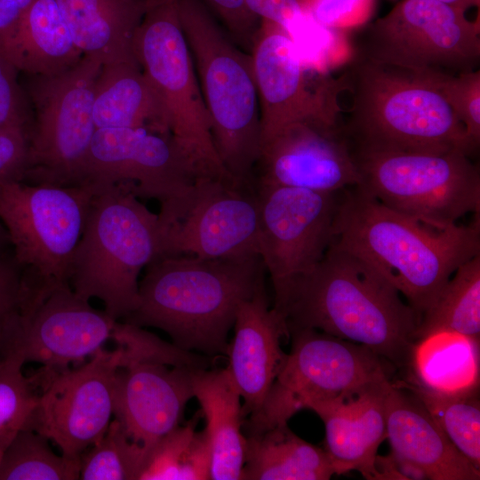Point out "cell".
<instances>
[{"label":"cell","instance_id":"obj_1","mask_svg":"<svg viewBox=\"0 0 480 480\" xmlns=\"http://www.w3.org/2000/svg\"><path fill=\"white\" fill-rule=\"evenodd\" d=\"M396 287L357 255L331 243L275 309L291 330L315 329L367 347L406 369L420 317Z\"/></svg>","mask_w":480,"mask_h":480},{"label":"cell","instance_id":"obj_30","mask_svg":"<svg viewBox=\"0 0 480 480\" xmlns=\"http://www.w3.org/2000/svg\"><path fill=\"white\" fill-rule=\"evenodd\" d=\"M201 411L178 426L149 451L139 480L210 479L211 450L204 428L196 426Z\"/></svg>","mask_w":480,"mask_h":480},{"label":"cell","instance_id":"obj_31","mask_svg":"<svg viewBox=\"0 0 480 480\" xmlns=\"http://www.w3.org/2000/svg\"><path fill=\"white\" fill-rule=\"evenodd\" d=\"M438 329L480 337V254L462 263L423 313L417 339Z\"/></svg>","mask_w":480,"mask_h":480},{"label":"cell","instance_id":"obj_21","mask_svg":"<svg viewBox=\"0 0 480 480\" xmlns=\"http://www.w3.org/2000/svg\"><path fill=\"white\" fill-rule=\"evenodd\" d=\"M386 431L392 452L388 460L404 478L480 479V469L455 448L403 381L389 382Z\"/></svg>","mask_w":480,"mask_h":480},{"label":"cell","instance_id":"obj_44","mask_svg":"<svg viewBox=\"0 0 480 480\" xmlns=\"http://www.w3.org/2000/svg\"><path fill=\"white\" fill-rule=\"evenodd\" d=\"M444 4H449L455 8H458L463 12H466L468 9L479 5L480 0H436Z\"/></svg>","mask_w":480,"mask_h":480},{"label":"cell","instance_id":"obj_46","mask_svg":"<svg viewBox=\"0 0 480 480\" xmlns=\"http://www.w3.org/2000/svg\"><path fill=\"white\" fill-rule=\"evenodd\" d=\"M12 438L13 437H12V438H8V437L0 438V463H1V460H2L5 448L7 447V445L10 444V442L12 441Z\"/></svg>","mask_w":480,"mask_h":480},{"label":"cell","instance_id":"obj_41","mask_svg":"<svg viewBox=\"0 0 480 480\" xmlns=\"http://www.w3.org/2000/svg\"><path fill=\"white\" fill-rule=\"evenodd\" d=\"M221 19L239 44L252 50L258 18L246 7L244 0H202Z\"/></svg>","mask_w":480,"mask_h":480},{"label":"cell","instance_id":"obj_40","mask_svg":"<svg viewBox=\"0 0 480 480\" xmlns=\"http://www.w3.org/2000/svg\"><path fill=\"white\" fill-rule=\"evenodd\" d=\"M312 18L325 28L349 26L369 12L371 0H304Z\"/></svg>","mask_w":480,"mask_h":480},{"label":"cell","instance_id":"obj_39","mask_svg":"<svg viewBox=\"0 0 480 480\" xmlns=\"http://www.w3.org/2000/svg\"><path fill=\"white\" fill-rule=\"evenodd\" d=\"M28 131L0 126V181H24L28 164Z\"/></svg>","mask_w":480,"mask_h":480},{"label":"cell","instance_id":"obj_10","mask_svg":"<svg viewBox=\"0 0 480 480\" xmlns=\"http://www.w3.org/2000/svg\"><path fill=\"white\" fill-rule=\"evenodd\" d=\"M354 155L357 186L396 212L437 227L479 213V170L461 151Z\"/></svg>","mask_w":480,"mask_h":480},{"label":"cell","instance_id":"obj_22","mask_svg":"<svg viewBox=\"0 0 480 480\" xmlns=\"http://www.w3.org/2000/svg\"><path fill=\"white\" fill-rule=\"evenodd\" d=\"M391 380L370 382L308 406L324 422V450L335 475L356 470L366 479H382L377 452L387 439L386 396Z\"/></svg>","mask_w":480,"mask_h":480},{"label":"cell","instance_id":"obj_35","mask_svg":"<svg viewBox=\"0 0 480 480\" xmlns=\"http://www.w3.org/2000/svg\"><path fill=\"white\" fill-rule=\"evenodd\" d=\"M24 361L14 354L0 360V438H12L22 428L34 410L38 392L22 368Z\"/></svg>","mask_w":480,"mask_h":480},{"label":"cell","instance_id":"obj_12","mask_svg":"<svg viewBox=\"0 0 480 480\" xmlns=\"http://www.w3.org/2000/svg\"><path fill=\"white\" fill-rule=\"evenodd\" d=\"M362 57L416 72L474 70L479 22L436 0H402L370 26Z\"/></svg>","mask_w":480,"mask_h":480},{"label":"cell","instance_id":"obj_14","mask_svg":"<svg viewBox=\"0 0 480 480\" xmlns=\"http://www.w3.org/2000/svg\"><path fill=\"white\" fill-rule=\"evenodd\" d=\"M125 364L122 348H101L76 368L41 369L31 376L37 403L23 428L52 441L63 455L81 458L107 431L114 416V388Z\"/></svg>","mask_w":480,"mask_h":480},{"label":"cell","instance_id":"obj_11","mask_svg":"<svg viewBox=\"0 0 480 480\" xmlns=\"http://www.w3.org/2000/svg\"><path fill=\"white\" fill-rule=\"evenodd\" d=\"M289 337L291 351L260 409L244 420L245 436L287 424L311 403L391 380L394 366L365 346L309 328Z\"/></svg>","mask_w":480,"mask_h":480},{"label":"cell","instance_id":"obj_4","mask_svg":"<svg viewBox=\"0 0 480 480\" xmlns=\"http://www.w3.org/2000/svg\"><path fill=\"white\" fill-rule=\"evenodd\" d=\"M349 75L352 106L342 128L354 151L469 156L476 149L431 72L361 57Z\"/></svg>","mask_w":480,"mask_h":480},{"label":"cell","instance_id":"obj_26","mask_svg":"<svg viewBox=\"0 0 480 480\" xmlns=\"http://www.w3.org/2000/svg\"><path fill=\"white\" fill-rule=\"evenodd\" d=\"M405 370L407 382L436 394L479 392V339L448 329L429 332L412 344Z\"/></svg>","mask_w":480,"mask_h":480},{"label":"cell","instance_id":"obj_27","mask_svg":"<svg viewBox=\"0 0 480 480\" xmlns=\"http://www.w3.org/2000/svg\"><path fill=\"white\" fill-rule=\"evenodd\" d=\"M93 120L97 129L145 128L171 134L163 102L137 60L102 64Z\"/></svg>","mask_w":480,"mask_h":480},{"label":"cell","instance_id":"obj_29","mask_svg":"<svg viewBox=\"0 0 480 480\" xmlns=\"http://www.w3.org/2000/svg\"><path fill=\"white\" fill-rule=\"evenodd\" d=\"M242 480H328L335 471L324 449L287 424L248 435Z\"/></svg>","mask_w":480,"mask_h":480},{"label":"cell","instance_id":"obj_38","mask_svg":"<svg viewBox=\"0 0 480 480\" xmlns=\"http://www.w3.org/2000/svg\"><path fill=\"white\" fill-rule=\"evenodd\" d=\"M20 71L0 50V126L23 128L28 132L33 113Z\"/></svg>","mask_w":480,"mask_h":480},{"label":"cell","instance_id":"obj_36","mask_svg":"<svg viewBox=\"0 0 480 480\" xmlns=\"http://www.w3.org/2000/svg\"><path fill=\"white\" fill-rule=\"evenodd\" d=\"M431 75L476 148L480 143V70L457 75L431 72Z\"/></svg>","mask_w":480,"mask_h":480},{"label":"cell","instance_id":"obj_6","mask_svg":"<svg viewBox=\"0 0 480 480\" xmlns=\"http://www.w3.org/2000/svg\"><path fill=\"white\" fill-rule=\"evenodd\" d=\"M175 2L219 156L237 184L253 186L261 129L252 57L233 44L202 0Z\"/></svg>","mask_w":480,"mask_h":480},{"label":"cell","instance_id":"obj_20","mask_svg":"<svg viewBox=\"0 0 480 480\" xmlns=\"http://www.w3.org/2000/svg\"><path fill=\"white\" fill-rule=\"evenodd\" d=\"M200 368L208 367L132 360L118 369L114 418L147 456L180 425L188 402L194 397L193 373Z\"/></svg>","mask_w":480,"mask_h":480},{"label":"cell","instance_id":"obj_8","mask_svg":"<svg viewBox=\"0 0 480 480\" xmlns=\"http://www.w3.org/2000/svg\"><path fill=\"white\" fill-rule=\"evenodd\" d=\"M102 62L84 55L73 67L49 76H25L33 121L24 182L83 185L96 126L94 90Z\"/></svg>","mask_w":480,"mask_h":480},{"label":"cell","instance_id":"obj_23","mask_svg":"<svg viewBox=\"0 0 480 480\" xmlns=\"http://www.w3.org/2000/svg\"><path fill=\"white\" fill-rule=\"evenodd\" d=\"M226 368L244 401V420L261 406L286 355L281 340L289 337L284 318L269 306L265 287L237 308Z\"/></svg>","mask_w":480,"mask_h":480},{"label":"cell","instance_id":"obj_25","mask_svg":"<svg viewBox=\"0 0 480 480\" xmlns=\"http://www.w3.org/2000/svg\"><path fill=\"white\" fill-rule=\"evenodd\" d=\"M194 397L205 420L212 480H242L246 437L241 396L227 369L200 368L192 377Z\"/></svg>","mask_w":480,"mask_h":480},{"label":"cell","instance_id":"obj_19","mask_svg":"<svg viewBox=\"0 0 480 480\" xmlns=\"http://www.w3.org/2000/svg\"><path fill=\"white\" fill-rule=\"evenodd\" d=\"M252 51L261 144L293 123L315 119L337 122L332 103L308 87L306 64L285 30L262 20Z\"/></svg>","mask_w":480,"mask_h":480},{"label":"cell","instance_id":"obj_3","mask_svg":"<svg viewBox=\"0 0 480 480\" xmlns=\"http://www.w3.org/2000/svg\"><path fill=\"white\" fill-rule=\"evenodd\" d=\"M145 268L137 308L122 321L160 329L178 348L208 357L227 355L238 307L265 287L260 256L162 255Z\"/></svg>","mask_w":480,"mask_h":480},{"label":"cell","instance_id":"obj_34","mask_svg":"<svg viewBox=\"0 0 480 480\" xmlns=\"http://www.w3.org/2000/svg\"><path fill=\"white\" fill-rule=\"evenodd\" d=\"M146 451L113 419L105 434L81 456L79 479L139 480Z\"/></svg>","mask_w":480,"mask_h":480},{"label":"cell","instance_id":"obj_5","mask_svg":"<svg viewBox=\"0 0 480 480\" xmlns=\"http://www.w3.org/2000/svg\"><path fill=\"white\" fill-rule=\"evenodd\" d=\"M69 270L71 288L97 298L116 320L137 308L139 276L162 255L163 235L151 212L125 184L94 185Z\"/></svg>","mask_w":480,"mask_h":480},{"label":"cell","instance_id":"obj_43","mask_svg":"<svg viewBox=\"0 0 480 480\" xmlns=\"http://www.w3.org/2000/svg\"><path fill=\"white\" fill-rule=\"evenodd\" d=\"M33 0H0V45L13 32Z\"/></svg>","mask_w":480,"mask_h":480},{"label":"cell","instance_id":"obj_17","mask_svg":"<svg viewBox=\"0 0 480 480\" xmlns=\"http://www.w3.org/2000/svg\"><path fill=\"white\" fill-rule=\"evenodd\" d=\"M69 284L32 295L4 356L60 370L84 362L114 340L118 320L96 309Z\"/></svg>","mask_w":480,"mask_h":480},{"label":"cell","instance_id":"obj_16","mask_svg":"<svg viewBox=\"0 0 480 480\" xmlns=\"http://www.w3.org/2000/svg\"><path fill=\"white\" fill-rule=\"evenodd\" d=\"M198 178L171 134L145 128H100L90 145L83 184H126L137 197L155 199L163 210Z\"/></svg>","mask_w":480,"mask_h":480},{"label":"cell","instance_id":"obj_13","mask_svg":"<svg viewBox=\"0 0 480 480\" xmlns=\"http://www.w3.org/2000/svg\"><path fill=\"white\" fill-rule=\"evenodd\" d=\"M157 214L162 255L260 256V207L254 187L200 177L184 196Z\"/></svg>","mask_w":480,"mask_h":480},{"label":"cell","instance_id":"obj_45","mask_svg":"<svg viewBox=\"0 0 480 480\" xmlns=\"http://www.w3.org/2000/svg\"><path fill=\"white\" fill-rule=\"evenodd\" d=\"M8 246H11L8 233L0 220V254L5 253Z\"/></svg>","mask_w":480,"mask_h":480},{"label":"cell","instance_id":"obj_9","mask_svg":"<svg viewBox=\"0 0 480 480\" xmlns=\"http://www.w3.org/2000/svg\"><path fill=\"white\" fill-rule=\"evenodd\" d=\"M94 189L92 184L0 181V220L33 293L69 284L71 260Z\"/></svg>","mask_w":480,"mask_h":480},{"label":"cell","instance_id":"obj_28","mask_svg":"<svg viewBox=\"0 0 480 480\" xmlns=\"http://www.w3.org/2000/svg\"><path fill=\"white\" fill-rule=\"evenodd\" d=\"M0 50L25 76L57 74L84 56L56 0H33Z\"/></svg>","mask_w":480,"mask_h":480},{"label":"cell","instance_id":"obj_2","mask_svg":"<svg viewBox=\"0 0 480 480\" xmlns=\"http://www.w3.org/2000/svg\"><path fill=\"white\" fill-rule=\"evenodd\" d=\"M388 279L420 317L456 269L480 254L479 216L437 227L396 212L359 186L341 191L332 241Z\"/></svg>","mask_w":480,"mask_h":480},{"label":"cell","instance_id":"obj_7","mask_svg":"<svg viewBox=\"0 0 480 480\" xmlns=\"http://www.w3.org/2000/svg\"><path fill=\"white\" fill-rule=\"evenodd\" d=\"M133 52L163 102L172 136L198 174L236 183L217 152L175 0H157L148 10L135 33Z\"/></svg>","mask_w":480,"mask_h":480},{"label":"cell","instance_id":"obj_18","mask_svg":"<svg viewBox=\"0 0 480 480\" xmlns=\"http://www.w3.org/2000/svg\"><path fill=\"white\" fill-rule=\"evenodd\" d=\"M255 168L256 187L338 193L360 182L342 125L319 119L288 124L264 141Z\"/></svg>","mask_w":480,"mask_h":480},{"label":"cell","instance_id":"obj_15","mask_svg":"<svg viewBox=\"0 0 480 480\" xmlns=\"http://www.w3.org/2000/svg\"><path fill=\"white\" fill-rule=\"evenodd\" d=\"M256 191L259 253L272 282V308L277 309L294 281L313 268L330 246L341 191L280 186H258Z\"/></svg>","mask_w":480,"mask_h":480},{"label":"cell","instance_id":"obj_33","mask_svg":"<svg viewBox=\"0 0 480 480\" xmlns=\"http://www.w3.org/2000/svg\"><path fill=\"white\" fill-rule=\"evenodd\" d=\"M403 383L422 402L455 448L480 469L479 392L444 396L407 381Z\"/></svg>","mask_w":480,"mask_h":480},{"label":"cell","instance_id":"obj_42","mask_svg":"<svg viewBox=\"0 0 480 480\" xmlns=\"http://www.w3.org/2000/svg\"><path fill=\"white\" fill-rule=\"evenodd\" d=\"M257 18L271 22L291 36L308 15L304 0H244Z\"/></svg>","mask_w":480,"mask_h":480},{"label":"cell","instance_id":"obj_32","mask_svg":"<svg viewBox=\"0 0 480 480\" xmlns=\"http://www.w3.org/2000/svg\"><path fill=\"white\" fill-rule=\"evenodd\" d=\"M80 468L81 458L55 453L47 437L22 428L4 452L0 480H76Z\"/></svg>","mask_w":480,"mask_h":480},{"label":"cell","instance_id":"obj_24","mask_svg":"<svg viewBox=\"0 0 480 480\" xmlns=\"http://www.w3.org/2000/svg\"><path fill=\"white\" fill-rule=\"evenodd\" d=\"M157 0H56L73 41L102 64L137 60L135 33Z\"/></svg>","mask_w":480,"mask_h":480},{"label":"cell","instance_id":"obj_37","mask_svg":"<svg viewBox=\"0 0 480 480\" xmlns=\"http://www.w3.org/2000/svg\"><path fill=\"white\" fill-rule=\"evenodd\" d=\"M31 289L13 254H0V350L10 344Z\"/></svg>","mask_w":480,"mask_h":480}]
</instances>
